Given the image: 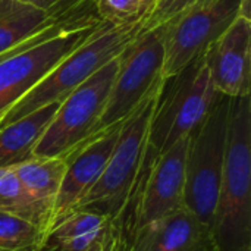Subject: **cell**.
Segmentation results:
<instances>
[{"instance_id": "obj_9", "label": "cell", "mask_w": 251, "mask_h": 251, "mask_svg": "<svg viewBox=\"0 0 251 251\" xmlns=\"http://www.w3.org/2000/svg\"><path fill=\"white\" fill-rule=\"evenodd\" d=\"M121 54L72 91L34 149V156H68L96 134L119 68Z\"/></svg>"}, {"instance_id": "obj_12", "label": "cell", "mask_w": 251, "mask_h": 251, "mask_svg": "<svg viewBox=\"0 0 251 251\" xmlns=\"http://www.w3.org/2000/svg\"><path fill=\"white\" fill-rule=\"evenodd\" d=\"M188 141L190 137L175 143L151 162L141 194L137 231L184 206Z\"/></svg>"}, {"instance_id": "obj_3", "label": "cell", "mask_w": 251, "mask_h": 251, "mask_svg": "<svg viewBox=\"0 0 251 251\" xmlns=\"http://www.w3.org/2000/svg\"><path fill=\"white\" fill-rule=\"evenodd\" d=\"M166 81L160 84L124 122L110 159L94 187L75 210H91L118 221L121 213L135 207L143 179V163L150 122Z\"/></svg>"}, {"instance_id": "obj_7", "label": "cell", "mask_w": 251, "mask_h": 251, "mask_svg": "<svg viewBox=\"0 0 251 251\" xmlns=\"http://www.w3.org/2000/svg\"><path fill=\"white\" fill-rule=\"evenodd\" d=\"M163 26L144 32L141 29L138 37L121 53L119 68L96 134L124 122L166 81L163 76Z\"/></svg>"}, {"instance_id": "obj_14", "label": "cell", "mask_w": 251, "mask_h": 251, "mask_svg": "<svg viewBox=\"0 0 251 251\" xmlns=\"http://www.w3.org/2000/svg\"><path fill=\"white\" fill-rule=\"evenodd\" d=\"M82 1L66 0L56 9L46 10L21 0H0V57L63 21Z\"/></svg>"}, {"instance_id": "obj_23", "label": "cell", "mask_w": 251, "mask_h": 251, "mask_svg": "<svg viewBox=\"0 0 251 251\" xmlns=\"http://www.w3.org/2000/svg\"><path fill=\"white\" fill-rule=\"evenodd\" d=\"M85 251H110L107 249V246L103 243V241H99V243H96V244H93L90 249H87Z\"/></svg>"}, {"instance_id": "obj_2", "label": "cell", "mask_w": 251, "mask_h": 251, "mask_svg": "<svg viewBox=\"0 0 251 251\" xmlns=\"http://www.w3.org/2000/svg\"><path fill=\"white\" fill-rule=\"evenodd\" d=\"M212 234L218 251H251V94L231 103L226 159Z\"/></svg>"}, {"instance_id": "obj_21", "label": "cell", "mask_w": 251, "mask_h": 251, "mask_svg": "<svg viewBox=\"0 0 251 251\" xmlns=\"http://www.w3.org/2000/svg\"><path fill=\"white\" fill-rule=\"evenodd\" d=\"M194 1L197 0H159L150 18L143 24V32L168 24L171 19L178 16L182 10L191 6Z\"/></svg>"}, {"instance_id": "obj_19", "label": "cell", "mask_w": 251, "mask_h": 251, "mask_svg": "<svg viewBox=\"0 0 251 251\" xmlns=\"http://www.w3.org/2000/svg\"><path fill=\"white\" fill-rule=\"evenodd\" d=\"M46 240L41 226L12 213L0 212V251H40Z\"/></svg>"}, {"instance_id": "obj_15", "label": "cell", "mask_w": 251, "mask_h": 251, "mask_svg": "<svg viewBox=\"0 0 251 251\" xmlns=\"http://www.w3.org/2000/svg\"><path fill=\"white\" fill-rule=\"evenodd\" d=\"M99 241L118 251L110 219L91 210H74L53 225L40 251H85Z\"/></svg>"}, {"instance_id": "obj_20", "label": "cell", "mask_w": 251, "mask_h": 251, "mask_svg": "<svg viewBox=\"0 0 251 251\" xmlns=\"http://www.w3.org/2000/svg\"><path fill=\"white\" fill-rule=\"evenodd\" d=\"M159 0H93L97 18L110 26L143 25Z\"/></svg>"}, {"instance_id": "obj_18", "label": "cell", "mask_w": 251, "mask_h": 251, "mask_svg": "<svg viewBox=\"0 0 251 251\" xmlns=\"http://www.w3.org/2000/svg\"><path fill=\"white\" fill-rule=\"evenodd\" d=\"M0 212L31 221L41 226L46 235L50 231V210L26 193L12 168H0Z\"/></svg>"}, {"instance_id": "obj_16", "label": "cell", "mask_w": 251, "mask_h": 251, "mask_svg": "<svg viewBox=\"0 0 251 251\" xmlns=\"http://www.w3.org/2000/svg\"><path fill=\"white\" fill-rule=\"evenodd\" d=\"M59 106L60 101L50 103L0 126V168H13L34 156V149Z\"/></svg>"}, {"instance_id": "obj_10", "label": "cell", "mask_w": 251, "mask_h": 251, "mask_svg": "<svg viewBox=\"0 0 251 251\" xmlns=\"http://www.w3.org/2000/svg\"><path fill=\"white\" fill-rule=\"evenodd\" d=\"M121 126L122 122L97 132L65 156L68 168L53 206L50 229L56 222L74 212L79 201L99 181L115 149Z\"/></svg>"}, {"instance_id": "obj_1", "label": "cell", "mask_w": 251, "mask_h": 251, "mask_svg": "<svg viewBox=\"0 0 251 251\" xmlns=\"http://www.w3.org/2000/svg\"><path fill=\"white\" fill-rule=\"evenodd\" d=\"M104 22L93 0H84L59 24L0 57V119L69 53L91 38Z\"/></svg>"}, {"instance_id": "obj_22", "label": "cell", "mask_w": 251, "mask_h": 251, "mask_svg": "<svg viewBox=\"0 0 251 251\" xmlns=\"http://www.w3.org/2000/svg\"><path fill=\"white\" fill-rule=\"evenodd\" d=\"M21 1L29 3L32 6H37V7H41L46 10H51V9H56L57 6L63 4L66 0H21Z\"/></svg>"}, {"instance_id": "obj_8", "label": "cell", "mask_w": 251, "mask_h": 251, "mask_svg": "<svg viewBox=\"0 0 251 251\" xmlns=\"http://www.w3.org/2000/svg\"><path fill=\"white\" fill-rule=\"evenodd\" d=\"M250 0H197L163 26V76L172 78L201 56L238 16L250 18Z\"/></svg>"}, {"instance_id": "obj_6", "label": "cell", "mask_w": 251, "mask_h": 251, "mask_svg": "<svg viewBox=\"0 0 251 251\" xmlns=\"http://www.w3.org/2000/svg\"><path fill=\"white\" fill-rule=\"evenodd\" d=\"M231 103V97H221L190 137L185 157L184 207L210 228L226 159Z\"/></svg>"}, {"instance_id": "obj_13", "label": "cell", "mask_w": 251, "mask_h": 251, "mask_svg": "<svg viewBox=\"0 0 251 251\" xmlns=\"http://www.w3.org/2000/svg\"><path fill=\"white\" fill-rule=\"evenodd\" d=\"M129 251H218L212 228L184 206L140 228Z\"/></svg>"}, {"instance_id": "obj_11", "label": "cell", "mask_w": 251, "mask_h": 251, "mask_svg": "<svg viewBox=\"0 0 251 251\" xmlns=\"http://www.w3.org/2000/svg\"><path fill=\"white\" fill-rule=\"evenodd\" d=\"M215 88L226 97L250 96L251 19L238 16L203 53Z\"/></svg>"}, {"instance_id": "obj_17", "label": "cell", "mask_w": 251, "mask_h": 251, "mask_svg": "<svg viewBox=\"0 0 251 251\" xmlns=\"http://www.w3.org/2000/svg\"><path fill=\"white\" fill-rule=\"evenodd\" d=\"M66 168L68 160L65 156H32L12 169L26 193L35 201L50 210V213H53V206L57 199Z\"/></svg>"}, {"instance_id": "obj_5", "label": "cell", "mask_w": 251, "mask_h": 251, "mask_svg": "<svg viewBox=\"0 0 251 251\" xmlns=\"http://www.w3.org/2000/svg\"><path fill=\"white\" fill-rule=\"evenodd\" d=\"M221 97L201 54L166 79L150 122L147 147L160 156L175 143L191 137Z\"/></svg>"}, {"instance_id": "obj_4", "label": "cell", "mask_w": 251, "mask_h": 251, "mask_svg": "<svg viewBox=\"0 0 251 251\" xmlns=\"http://www.w3.org/2000/svg\"><path fill=\"white\" fill-rule=\"evenodd\" d=\"M143 25L110 26L104 24L91 38L69 53L28 94L0 119L7 125L43 106L65 100L81 84L116 59L141 32Z\"/></svg>"}]
</instances>
